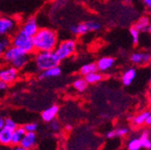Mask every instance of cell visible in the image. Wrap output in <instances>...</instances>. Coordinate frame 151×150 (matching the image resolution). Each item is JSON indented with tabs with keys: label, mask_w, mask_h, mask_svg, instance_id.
<instances>
[{
	"label": "cell",
	"mask_w": 151,
	"mask_h": 150,
	"mask_svg": "<svg viewBox=\"0 0 151 150\" xmlns=\"http://www.w3.org/2000/svg\"><path fill=\"white\" fill-rule=\"evenodd\" d=\"M32 40L36 51H54L59 43V35L51 28H39Z\"/></svg>",
	"instance_id": "obj_1"
},
{
	"label": "cell",
	"mask_w": 151,
	"mask_h": 150,
	"mask_svg": "<svg viewBox=\"0 0 151 150\" xmlns=\"http://www.w3.org/2000/svg\"><path fill=\"white\" fill-rule=\"evenodd\" d=\"M33 62L36 68L40 71L60 66V60L54 51H37L34 55Z\"/></svg>",
	"instance_id": "obj_2"
},
{
	"label": "cell",
	"mask_w": 151,
	"mask_h": 150,
	"mask_svg": "<svg viewBox=\"0 0 151 150\" xmlns=\"http://www.w3.org/2000/svg\"><path fill=\"white\" fill-rule=\"evenodd\" d=\"M10 40H11V45L21 49L27 54H31L35 50L32 37L27 35L21 29L14 31L12 33Z\"/></svg>",
	"instance_id": "obj_3"
},
{
	"label": "cell",
	"mask_w": 151,
	"mask_h": 150,
	"mask_svg": "<svg viewBox=\"0 0 151 150\" xmlns=\"http://www.w3.org/2000/svg\"><path fill=\"white\" fill-rule=\"evenodd\" d=\"M76 50H77V42H76V41L72 39H68L59 42L56 49L54 50V52L58 59L62 61L70 58L76 52Z\"/></svg>",
	"instance_id": "obj_4"
},
{
	"label": "cell",
	"mask_w": 151,
	"mask_h": 150,
	"mask_svg": "<svg viewBox=\"0 0 151 150\" xmlns=\"http://www.w3.org/2000/svg\"><path fill=\"white\" fill-rule=\"evenodd\" d=\"M19 77V70L11 65H7L0 68V79L7 85L14 83Z\"/></svg>",
	"instance_id": "obj_5"
},
{
	"label": "cell",
	"mask_w": 151,
	"mask_h": 150,
	"mask_svg": "<svg viewBox=\"0 0 151 150\" xmlns=\"http://www.w3.org/2000/svg\"><path fill=\"white\" fill-rule=\"evenodd\" d=\"M16 28V21L13 18L0 16V37L9 36Z\"/></svg>",
	"instance_id": "obj_6"
},
{
	"label": "cell",
	"mask_w": 151,
	"mask_h": 150,
	"mask_svg": "<svg viewBox=\"0 0 151 150\" xmlns=\"http://www.w3.org/2000/svg\"><path fill=\"white\" fill-rule=\"evenodd\" d=\"M130 61L134 65L143 66L151 61V53L146 51H137L130 55Z\"/></svg>",
	"instance_id": "obj_7"
},
{
	"label": "cell",
	"mask_w": 151,
	"mask_h": 150,
	"mask_svg": "<svg viewBox=\"0 0 151 150\" xmlns=\"http://www.w3.org/2000/svg\"><path fill=\"white\" fill-rule=\"evenodd\" d=\"M21 30L25 32L27 35L33 37L34 34L37 32V31L39 30V25H38L36 18L32 16L29 17L23 23L22 26H21Z\"/></svg>",
	"instance_id": "obj_8"
},
{
	"label": "cell",
	"mask_w": 151,
	"mask_h": 150,
	"mask_svg": "<svg viewBox=\"0 0 151 150\" xmlns=\"http://www.w3.org/2000/svg\"><path fill=\"white\" fill-rule=\"evenodd\" d=\"M25 52L24 50H22L21 49H19L15 46H9L8 49L5 51L2 60L6 64H10L13 60H14L16 58H18L19 56H21L23 54H24Z\"/></svg>",
	"instance_id": "obj_9"
},
{
	"label": "cell",
	"mask_w": 151,
	"mask_h": 150,
	"mask_svg": "<svg viewBox=\"0 0 151 150\" xmlns=\"http://www.w3.org/2000/svg\"><path fill=\"white\" fill-rule=\"evenodd\" d=\"M115 64V59L112 57H103L96 62L97 70L101 73L109 71Z\"/></svg>",
	"instance_id": "obj_10"
},
{
	"label": "cell",
	"mask_w": 151,
	"mask_h": 150,
	"mask_svg": "<svg viewBox=\"0 0 151 150\" xmlns=\"http://www.w3.org/2000/svg\"><path fill=\"white\" fill-rule=\"evenodd\" d=\"M36 140L37 137L35 132H26L20 142V146L25 148L26 150H30L35 146Z\"/></svg>",
	"instance_id": "obj_11"
},
{
	"label": "cell",
	"mask_w": 151,
	"mask_h": 150,
	"mask_svg": "<svg viewBox=\"0 0 151 150\" xmlns=\"http://www.w3.org/2000/svg\"><path fill=\"white\" fill-rule=\"evenodd\" d=\"M59 111H60V108L58 105H56V104L51 105L42 112V119L45 122H50L51 121L56 119L57 114L59 113Z\"/></svg>",
	"instance_id": "obj_12"
},
{
	"label": "cell",
	"mask_w": 151,
	"mask_h": 150,
	"mask_svg": "<svg viewBox=\"0 0 151 150\" xmlns=\"http://www.w3.org/2000/svg\"><path fill=\"white\" fill-rule=\"evenodd\" d=\"M61 75V68L60 66L53 67L50 68H48L46 70L41 71L39 75L40 79H46V78H57Z\"/></svg>",
	"instance_id": "obj_13"
},
{
	"label": "cell",
	"mask_w": 151,
	"mask_h": 150,
	"mask_svg": "<svg viewBox=\"0 0 151 150\" xmlns=\"http://www.w3.org/2000/svg\"><path fill=\"white\" fill-rule=\"evenodd\" d=\"M30 60H31L30 54L24 53V54H23L21 56H19V57L16 58L14 60H13L9 65L14 67L18 70L19 69H23V68H24L28 65V63L30 62Z\"/></svg>",
	"instance_id": "obj_14"
},
{
	"label": "cell",
	"mask_w": 151,
	"mask_h": 150,
	"mask_svg": "<svg viewBox=\"0 0 151 150\" xmlns=\"http://www.w3.org/2000/svg\"><path fill=\"white\" fill-rule=\"evenodd\" d=\"M136 76H137V71L135 68L133 67H130V68H128L127 70H125L122 74V82L124 85L126 86H129L132 84L136 78Z\"/></svg>",
	"instance_id": "obj_15"
},
{
	"label": "cell",
	"mask_w": 151,
	"mask_h": 150,
	"mask_svg": "<svg viewBox=\"0 0 151 150\" xmlns=\"http://www.w3.org/2000/svg\"><path fill=\"white\" fill-rule=\"evenodd\" d=\"M69 32L76 36H81V35H84V34L89 32V29H88L86 21L71 25L69 27Z\"/></svg>",
	"instance_id": "obj_16"
},
{
	"label": "cell",
	"mask_w": 151,
	"mask_h": 150,
	"mask_svg": "<svg viewBox=\"0 0 151 150\" xmlns=\"http://www.w3.org/2000/svg\"><path fill=\"white\" fill-rule=\"evenodd\" d=\"M25 133H26V131L24 127H17L15 129H14L12 133L11 145H14V146L20 145V142Z\"/></svg>",
	"instance_id": "obj_17"
},
{
	"label": "cell",
	"mask_w": 151,
	"mask_h": 150,
	"mask_svg": "<svg viewBox=\"0 0 151 150\" xmlns=\"http://www.w3.org/2000/svg\"><path fill=\"white\" fill-rule=\"evenodd\" d=\"M12 133H13V130L4 127L0 130V144L3 146L11 145Z\"/></svg>",
	"instance_id": "obj_18"
},
{
	"label": "cell",
	"mask_w": 151,
	"mask_h": 150,
	"mask_svg": "<svg viewBox=\"0 0 151 150\" xmlns=\"http://www.w3.org/2000/svg\"><path fill=\"white\" fill-rule=\"evenodd\" d=\"M85 79L86 80V82L88 83V85H94L97 84L99 82H101L104 79V76L103 74L99 71H96L90 74H87L86 76L84 77Z\"/></svg>",
	"instance_id": "obj_19"
},
{
	"label": "cell",
	"mask_w": 151,
	"mask_h": 150,
	"mask_svg": "<svg viewBox=\"0 0 151 150\" xmlns=\"http://www.w3.org/2000/svg\"><path fill=\"white\" fill-rule=\"evenodd\" d=\"M150 19L147 16H141L139 18L137 23L134 24V26L139 31V32H147V28L150 24Z\"/></svg>",
	"instance_id": "obj_20"
},
{
	"label": "cell",
	"mask_w": 151,
	"mask_h": 150,
	"mask_svg": "<svg viewBox=\"0 0 151 150\" xmlns=\"http://www.w3.org/2000/svg\"><path fill=\"white\" fill-rule=\"evenodd\" d=\"M96 71H98V70H97L96 63H94V62L86 63V64L83 65V66L80 67V69H79V73H80V75H82L83 77L86 76L87 74H90V73H93V72H96Z\"/></svg>",
	"instance_id": "obj_21"
},
{
	"label": "cell",
	"mask_w": 151,
	"mask_h": 150,
	"mask_svg": "<svg viewBox=\"0 0 151 150\" xmlns=\"http://www.w3.org/2000/svg\"><path fill=\"white\" fill-rule=\"evenodd\" d=\"M73 87L78 92L82 93V92H84V91H86L87 89L88 83L86 82L85 78H77L73 82Z\"/></svg>",
	"instance_id": "obj_22"
},
{
	"label": "cell",
	"mask_w": 151,
	"mask_h": 150,
	"mask_svg": "<svg viewBox=\"0 0 151 150\" xmlns=\"http://www.w3.org/2000/svg\"><path fill=\"white\" fill-rule=\"evenodd\" d=\"M149 113H150V111H144L140 112V113H139L138 115H136L133 118L132 122H133V124L135 126H141V125L145 124Z\"/></svg>",
	"instance_id": "obj_23"
},
{
	"label": "cell",
	"mask_w": 151,
	"mask_h": 150,
	"mask_svg": "<svg viewBox=\"0 0 151 150\" xmlns=\"http://www.w3.org/2000/svg\"><path fill=\"white\" fill-rule=\"evenodd\" d=\"M11 46V40L8 36H2L0 37V59H2L5 51Z\"/></svg>",
	"instance_id": "obj_24"
},
{
	"label": "cell",
	"mask_w": 151,
	"mask_h": 150,
	"mask_svg": "<svg viewBox=\"0 0 151 150\" xmlns=\"http://www.w3.org/2000/svg\"><path fill=\"white\" fill-rule=\"evenodd\" d=\"M139 139L141 143V147L151 149V140L149 139V132L147 130H143Z\"/></svg>",
	"instance_id": "obj_25"
},
{
	"label": "cell",
	"mask_w": 151,
	"mask_h": 150,
	"mask_svg": "<svg viewBox=\"0 0 151 150\" xmlns=\"http://www.w3.org/2000/svg\"><path fill=\"white\" fill-rule=\"evenodd\" d=\"M139 33L140 32L133 25L129 28V34L131 36V41H132V43L134 45H137L139 43Z\"/></svg>",
	"instance_id": "obj_26"
},
{
	"label": "cell",
	"mask_w": 151,
	"mask_h": 150,
	"mask_svg": "<svg viewBox=\"0 0 151 150\" xmlns=\"http://www.w3.org/2000/svg\"><path fill=\"white\" fill-rule=\"evenodd\" d=\"M127 148L128 150H139L141 148V143L139 139L135 138L130 139L127 144Z\"/></svg>",
	"instance_id": "obj_27"
},
{
	"label": "cell",
	"mask_w": 151,
	"mask_h": 150,
	"mask_svg": "<svg viewBox=\"0 0 151 150\" xmlns=\"http://www.w3.org/2000/svg\"><path fill=\"white\" fill-rule=\"evenodd\" d=\"M4 127L9 128V129H11V130H14V129H15L18 126H17V123H16L14 120H12L11 118H6V119L5 120V121H4Z\"/></svg>",
	"instance_id": "obj_28"
},
{
	"label": "cell",
	"mask_w": 151,
	"mask_h": 150,
	"mask_svg": "<svg viewBox=\"0 0 151 150\" xmlns=\"http://www.w3.org/2000/svg\"><path fill=\"white\" fill-rule=\"evenodd\" d=\"M26 132H35L38 128V124L35 122H31V123H26L24 126Z\"/></svg>",
	"instance_id": "obj_29"
},
{
	"label": "cell",
	"mask_w": 151,
	"mask_h": 150,
	"mask_svg": "<svg viewBox=\"0 0 151 150\" xmlns=\"http://www.w3.org/2000/svg\"><path fill=\"white\" fill-rule=\"evenodd\" d=\"M128 133H129V129H128L127 128H124V127L118 128L117 129H115V134H116V137H119V138L125 137Z\"/></svg>",
	"instance_id": "obj_30"
},
{
	"label": "cell",
	"mask_w": 151,
	"mask_h": 150,
	"mask_svg": "<svg viewBox=\"0 0 151 150\" xmlns=\"http://www.w3.org/2000/svg\"><path fill=\"white\" fill-rule=\"evenodd\" d=\"M60 124L58 121H56L55 119L53 121H50V128L53 131H58L60 130Z\"/></svg>",
	"instance_id": "obj_31"
},
{
	"label": "cell",
	"mask_w": 151,
	"mask_h": 150,
	"mask_svg": "<svg viewBox=\"0 0 151 150\" xmlns=\"http://www.w3.org/2000/svg\"><path fill=\"white\" fill-rule=\"evenodd\" d=\"M7 87H8V85L6 83H5L4 81H2L1 79H0V91L6 90V89H7Z\"/></svg>",
	"instance_id": "obj_32"
},
{
	"label": "cell",
	"mask_w": 151,
	"mask_h": 150,
	"mask_svg": "<svg viewBox=\"0 0 151 150\" xmlns=\"http://www.w3.org/2000/svg\"><path fill=\"white\" fill-rule=\"evenodd\" d=\"M106 137L108 138V139H113V138H115L116 137V134H115V130H111V131H109V132L107 133V135H106Z\"/></svg>",
	"instance_id": "obj_33"
},
{
	"label": "cell",
	"mask_w": 151,
	"mask_h": 150,
	"mask_svg": "<svg viewBox=\"0 0 151 150\" xmlns=\"http://www.w3.org/2000/svg\"><path fill=\"white\" fill-rule=\"evenodd\" d=\"M143 3L148 9L151 10V0H143Z\"/></svg>",
	"instance_id": "obj_34"
},
{
	"label": "cell",
	"mask_w": 151,
	"mask_h": 150,
	"mask_svg": "<svg viewBox=\"0 0 151 150\" xmlns=\"http://www.w3.org/2000/svg\"><path fill=\"white\" fill-rule=\"evenodd\" d=\"M6 150H26L25 148H24L23 146H14V147H13V148H8V149H6Z\"/></svg>",
	"instance_id": "obj_35"
},
{
	"label": "cell",
	"mask_w": 151,
	"mask_h": 150,
	"mask_svg": "<svg viewBox=\"0 0 151 150\" xmlns=\"http://www.w3.org/2000/svg\"><path fill=\"white\" fill-rule=\"evenodd\" d=\"M145 124L151 126V112L149 113V115L147 116V121H146V123H145Z\"/></svg>",
	"instance_id": "obj_36"
},
{
	"label": "cell",
	"mask_w": 151,
	"mask_h": 150,
	"mask_svg": "<svg viewBox=\"0 0 151 150\" xmlns=\"http://www.w3.org/2000/svg\"><path fill=\"white\" fill-rule=\"evenodd\" d=\"M4 121H5V120L3 118L0 117V130H1L4 128Z\"/></svg>",
	"instance_id": "obj_37"
},
{
	"label": "cell",
	"mask_w": 151,
	"mask_h": 150,
	"mask_svg": "<svg viewBox=\"0 0 151 150\" xmlns=\"http://www.w3.org/2000/svg\"><path fill=\"white\" fill-rule=\"evenodd\" d=\"M149 96L151 98V78H150V83H149Z\"/></svg>",
	"instance_id": "obj_38"
},
{
	"label": "cell",
	"mask_w": 151,
	"mask_h": 150,
	"mask_svg": "<svg viewBox=\"0 0 151 150\" xmlns=\"http://www.w3.org/2000/svg\"><path fill=\"white\" fill-rule=\"evenodd\" d=\"M66 129H67V130H71V129H72V126L67 125V126H66Z\"/></svg>",
	"instance_id": "obj_39"
},
{
	"label": "cell",
	"mask_w": 151,
	"mask_h": 150,
	"mask_svg": "<svg viewBox=\"0 0 151 150\" xmlns=\"http://www.w3.org/2000/svg\"><path fill=\"white\" fill-rule=\"evenodd\" d=\"M147 32L151 34V23H150V24H149V26H148V28H147Z\"/></svg>",
	"instance_id": "obj_40"
},
{
	"label": "cell",
	"mask_w": 151,
	"mask_h": 150,
	"mask_svg": "<svg viewBox=\"0 0 151 150\" xmlns=\"http://www.w3.org/2000/svg\"><path fill=\"white\" fill-rule=\"evenodd\" d=\"M123 1H124L125 3H130V2H131V0H123Z\"/></svg>",
	"instance_id": "obj_41"
},
{
	"label": "cell",
	"mask_w": 151,
	"mask_h": 150,
	"mask_svg": "<svg viewBox=\"0 0 151 150\" xmlns=\"http://www.w3.org/2000/svg\"><path fill=\"white\" fill-rule=\"evenodd\" d=\"M149 64H150V68H151V61H150V63H149Z\"/></svg>",
	"instance_id": "obj_42"
},
{
	"label": "cell",
	"mask_w": 151,
	"mask_h": 150,
	"mask_svg": "<svg viewBox=\"0 0 151 150\" xmlns=\"http://www.w3.org/2000/svg\"><path fill=\"white\" fill-rule=\"evenodd\" d=\"M150 15H151V10H150Z\"/></svg>",
	"instance_id": "obj_43"
}]
</instances>
